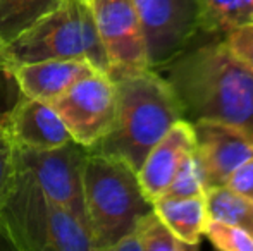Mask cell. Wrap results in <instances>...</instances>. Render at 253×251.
Segmentation results:
<instances>
[{"instance_id":"obj_3","label":"cell","mask_w":253,"mask_h":251,"mask_svg":"<svg viewBox=\"0 0 253 251\" xmlns=\"http://www.w3.org/2000/svg\"><path fill=\"white\" fill-rule=\"evenodd\" d=\"M83 201L95 251H109L153 210L127 162L90 150L83 162Z\"/></svg>"},{"instance_id":"obj_27","label":"cell","mask_w":253,"mask_h":251,"mask_svg":"<svg viewBox=\"0 0 253 251\" xmlns=\"http://www.w3.org/2000/svg\"><path fill=\"white\" fill-rule=\"evenodd\" d=\"M252 23H253V21H252Z\"/></svg>"},{"instance_id":"obj_9","label":"cell","mask_w":253,"mask_h":251,"mask_svg":"<svg viewBox=\"0 0 253 251\" xmlns=\"http://www.w3.org/2000/svg\"><path fill=\"white\" fill-rule=\"evenodd\" d=\"M90 5L110 77L119 79L150 69L147 41L133 0H90Z\"/></svg>"},{"instance_id":"obj_25","label":"cell","mask_w":253,"mask_h":251,"mask_svg":"<svg viewBox=\"0 0 253 251\" xmlns=\"http://www.w3.org/2000/svg\"><path fill=\"white\" fill-rule=\"evenodd\" d=\"M3 47H5V45H3L2 40H0V72L10 77L9 71H7V62H5V54H3Z\"/></svg>"},{"instance_id":"obj_15","label":"cell","mask_w":253,"mask_h":251,"mask_svg":"<svg viewBox=\"0 0 253 251\" xmlns=\"http://www.w3.org/2000/svg\"><path fill=\"white\" fill-rule=\"evenodd\" d=\"M202 33L224 38L253 21V0H197Z\"/></svg>"},{"instance_id":"obj_22","label":"cell","mask_w":253,"mask_h":251,"mask_svg":"<svg viewBox=\"0 0 253 251\" xmlns=\"http://www.w3.org/2000/svg\"><path fill=\"white\" fill-rule=\"evenodd\" d=\"M229 50L253 74V23L241 24L224 36Z\"/></svg>"},{"instance_id":"obj_26","label":"cell","mask_w":253,"mask_h":251,"mask_svg":"<svg viewBox=\"0 0 253 251\" xmlns=\"http://www.w3.org/2000/svg\"><path fill=\"white\" fill-rule=\"evenodd\" d=\"M3 121V114H0V122H2Z\"/></svg>"},{"instance_id":"obj_5","label":"cell","mask_w":253,"mask_h":251,"mask_svg":"<svg viewBox=\"0 0 253 251\" xmlns=\"http://www.w3.org/2000/svg\"><path fill=\"white\" fill-rule=\"evenodd\" d=\"M0 224L17 251H95L88 225L21 172Z\"/></svg>"},{"instance_id":"obj_12","label":"cell","mask_w":253,"mask_h":251,"mask_svg":"<svg viewBox=\"0 0 253 251\" xmlns=\"http://www.w3.org/2000/svg\"><path fill=\"white\" fill-rule=\"evenodd\" d=\"M97 67L84 59H43L10 66L9 74L21 95L50 104Z\"/></svg>"},{"instance_id":"obj_16","label":"cell","mask_w":253,"mask_h":251,"mask_svg":"<svg viewBox=\"0 0 253 251\" xmlns=\"http://www.w3.org/2000/svg\"><path fill=\"white\" fill-rule=\"evenodd\" d=\"M205 201L210 218L236 225L253 236V201L227 186L209 188L205 191Z\"/></svg>"},{"instance_id":"obj_13","label":"cell","mask_w":253,"mask_h":251,"mask_svg":"<svg viewBox=\"0 0 253 251\" xmlns=\"http://www.w3.org/2000/svg\"><path fill=\"white\" fill-rule=\"evenodd\" d=\"M195 150L193 124L186 119H181L170 127L155 146L148 151L141 167L136 171L138 181L145 196L153 203L169 186L179 167L181 160L190 151Z\"/></svg>"},{"instance_id":"obj_19","label":"cell","mask_w":253,"mask_h":251,"mask_svg":"<svg viewBox=\"0 0 253 251\" xmlns=\"http://www.w3.org/2000/svg\"><path fill=\"white\" fill-rule=\"evenodd\" d=\"M19 162L17 146L7 129L5 121L0 122V212L9 203L10 196L17 188Z\"/></svg>"},{"instance_id":"obj_23","label":"cell","mask_w":253,"mask_h":251,"mask_svg":"<svg viewBox=\"0 0 253 251\" xmlns=\"http://www.w3.org/2000/svg\"><path fill=\"white\" fill-rule=\"evenodd\" d=\"M224 186L253 201V157L245 160L238 169H234Z\"/></svg>"},{"instance_id":"obj_6","label":"cell","mask_w":253,"mask_h":251,"mask_svg":"<svg viewBox=\"0 0 253 251\" xmlns=\"http://www.w3.org/2000/svg\"><path fill=\"white\" fill-rule=\"evenodd\" d=\"M50 105L62 119L71 140L84 148H93L116 119V81L105 71L93 69Z\"/></svg>"},{"instance_id":"obj_14","label":"cell","mask_w":253,"mask_h":251,"mask_svg":"<svg viewBox=\"0 0 253 251\" xmlns=\"http://www.w3.org/2000/svg\"><path fill=\"white\" fill-rule=\"evenodd\" d=\"M155 214L167 224V227L191 246H200L202 236L210 220L205 194L190 198L159 196L153 200Z\"/></svg>"},{"instance_id":"obj_10","label":"cell","mask_w":253,"mask_h":251,"mask_svg":"<svg viewBox=\"0 0 253 251\" xmlns=\"http://www.w3.org/2000/svg\"><path fill=\"white\" fill-rule=\"evenodd\" d=\"M191 124L205 191L224 186L234 169L253 157V141L243 131L222 122L200 119Z\"/></svg>"},{"instance_id":"obj_8","label":"cell","mask_w":253,"mask_h":251,"mask_svg":"<svg viewBox=\"0 0 253 251\" xmlns=\"http://www.w3.org/2000/svg\"><path fill=\"white\" fill-rule=\"evenodd\" d=\"M152 71H162L202 33L197 0H133Z\"/></svg>"},{"instance_id":"obj_4","label":"cell","mask_w":253,"mask_h":251,"mask_svg":"<svg viewBox=\"0 0 253 251\" xmlns=\"http://www.w3.org/2000/svg\"><path fill=\"white\" fill-rule=\"evenodd\" d=\"M7 71L43 59H84L109 72L90 0H59L48 12L3 47Z\"/></svg>"},{"instance_id":"obj_18","label":"cell","mask_w":253,"mask_h":251,"mask_svg":"<svg viewBox=\"0 0 253 251\" xmlns=\"http://www.w3.org/2000/svg\"><path fill=\"white\" fill-rule=\"evenodd\" d=\"M136 232L141 239L143 251H195L198 246H191L181 241L167 224L155 214V210L148 212L147 215L138 220Z\"/></svg>"},{"instance_id":"obj_20","label":"cell","mask_w":253,"mask_h":251,"mask_svg":"<svg viewBox=\"0 0 253 251\" xmlns=\"http://www.w3.org/2000/svg\"><path fill=\"white\" fill-rule=\"evenodd\" d=\"M205 194V184H203V172L198 162L197 153L190 151L181 160L172 181L162 193V196L169 198H190Z\"/></svg>"},{"instance_id":"obj_21","label":"cell","mask_w":253,"mask_h":251,"mask_svg":"<svg viewBox=\"0 0 253 251\" xmlns=\"http://www.w3.org/2000/svg\"><path fill=\"white\" fill-rule=\"evenodd\" d=\"M205 236L212 246L222 251H253V236L236 225L210 218L205 227Z\"/></svg>"},{"instance_id":"obj_1","label":"cell","mask_w":253,"mask_h":251,"mask_svg":"<svg viewBox=\"0 0 253 251\" xmlns=\"http://www.w3.org/2000/svg\"><path fill=\"white\" fill-rule=\"evenodd\" d=\"M164 69L186 121L222 122L253 141V74L224 38L188 48Z\"/></svg>"},{"instance_id":"obj_17","label":"cell","mask_w":253,"mask_h":251,"mask_svg":"<svg viewBox=\"0 0 253 251\" xmlns=\"http://www.w3.org/2000/svg\"><path fill=\"white\" fill-rule=\"evenodd\" d=\"M59 0H0V40L3 45L30 28Z\"/></svg>"},{"instance_id":"obj_7","label":"cell","mask_w":253,"mask_h":251,"mask_svg":"<svg viewBox=\"0 0 253 251\" xmlns=\"http://www.w3.org/2000/svg\"><path fill=\"white\" fill-rule=\"evenodd\" d=\"M86 153V148L73 140L52 150L17 146L21 174L88 225L83 201V162Z\"/></svg>"},{"instance_id":"obj_11","label":"cell","mask_w":253,"mask_h":251,"mask_svg":"<svg viewBox=\"0 0 253 251\" xmlns=\"http://www.w3.org/2000/svg\"><path fill=\"white\" fill-rule=\"evenodd\" d=\"M3 121L17 146L52 150L71 141L69 131L52 105L24 95L3 114Z\"/></svg>"},{"instance_id":"obj_2","label":"cell","mask_w":253,"mask_h":251,"mask_svg":"<svg viewBox=\"0 0 253 251\" xmlns=\"http://www.w3.org/2000/svg\"><path fill=\"white\" fill-rule=\"evenodd\" d=\"M116 81L117 107L110 131L90 151L123 158L134 171L148 151L177 121L183 107L170 83L159 71H143Z\"/></svg>"},{"instance_id":"obj_24","label":"cell","mask_w":253,"mask_h":251,"mask_svg":"<svg viewBox=\"0 0 253 251\" xmlns=\"http://www.w3.org/2000/svg\"><path fill=\"white\" fill-rule=\"evenodd\" d=\"M0 250H14L12 243H10L9 236H7L5 229L2 227V224H0Z\"/></svg>"}]
</instances>
